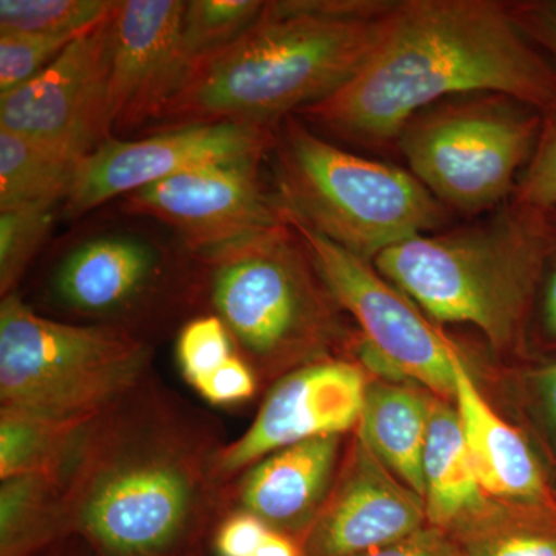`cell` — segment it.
<instances>
[{
	"label": "cell",
	"mask_w": 556,
	"mask_h": 556,
	"mask_svg": "<svg viewBox=\"0 0 556 556\" xmlns=\"http://www.w3.org/2000/svg\"><path fill=\"white\" fill-rule=\"evenodd\" d=\"M522 33L556 65V0L507 3Z\"/></svg>",
	"instance_id": "f546056e"
},
{
	"label": "cell",
	"mask_w": 556,
	"mask_h": 556,
	"mask_svg": "<svg viewBox=\"0 0 556 556\" xmlns=\"http://www.w3.org/2000/svg\"><path fill=\"white\" fill-rule=\"evenodd\" d=\"M394 2H266L258 21L225 49L201 58L167 105L170 127L241 123L277 130L364 67Z\"/></svg>",
	"instance_id": "7a4b0ae2"
},
{
	"label": "cell",
	"mask_w": 556,
	"mask_h": 556,
	"mask_svg": "<svg viewBox=\"0 0 556 556\" xmlns=\"http://www.w3.org/2000/svg\"><path fill=\"white\" fill-rule=\"evenodd\" d=\"M193 486L167 459H137L113 468L84 504L87 530L119 554H146L169 543L188 518Z\"/></svg>",
	"instance_id": "5bb4252c"
},
{
	"label": "cell",
	"mask_w": 556,
	"mask_h": 556,
	"mask_svg": "<svg viewBox=\"0 0 556 556\" xmlns=\"http://www.w3.org/2000/svg\"><path fill=\"white\" fill-rule=\"evenodd\" d=\"M453 399L482 490L525 507H556L547 479L526 439L482 397L463 354L455 362Z\"/></svg>",
	"instance_id": "2e32d148"
},
{
	"label": "cell",
	"mask_w": 556,
	"mask_h": 556,
	"mask_svg": "<svg viewBox=\"0 0 556 556\" xmlns=\"http://www.w3.org/2000/svg\"><path fill=\"white\" fill-rule=\"evenodd\" d=\"M426 504L357 438L345 479L318 519L311 556H364L404 540L426 521Z\"/></svg>",
	"instance_id": "9a60e30c"
},
{
	"label": "cell",
	"mask_w": 556,
	"mask_h": 556,
	"mask_svg": "<svg viewBox=\"0 0 556 556\" xmlns=\"http://www.w3.org/2000/svg\"><path fill=\"white\" fill-rule=\"evenodd\" d=\"M203 257L212 269L218 317L251 356L276 361L327 338L328 300L334 299L289 222Z\"/></svg>",
	"instance_id": "52a82bcc"
},
{
	"label": "cell",
	"mask_w": 556,
	"mask_h": 556,
	"mask_svg": "<svg viewBox=\"0 0 556 556\" xmlns=\"http://www.w3.org/2000/svg\"><path fill=\"white\" fill-rule=\"evenodd\" d=\"M543 320L547 334L556 339V262L551 276H548L546 292H544Z\"/></svg>",
	"instance_id": "d590c367"
},
{
	"label": "cell",
	"mask_w": 556,
	"mask_h": 556,
	"mask_svg": "<svg viewBox=\"0 0 556 556\" xmlns=\"http://www.w3.org/2000/svg\"><path fill=\"white\" fill-rule=\"evenodd\" d=\"M287 215L329 294L364 332L369 358L438 396L455 397V362L463 354L455 343L428 321L408 295L380 276L371 262Z\"/></svg>",
	"instance_id": "ba28073f"
},
{
	"label": "cell",
	"mask_w": 556,
	"mask_h": 556,
	"mask_svg": "<svg viewBox=\"0 0 556 556\" xmlns=\"http://www.w3.org/2000/svg\"><path fill=\"white\" fill-rule=\"evenodd\" d=\"M273 150L288 214L367 262L448 222L412 172L339 149L295 116L278 126Z\"/></svg>",
	"instance_id": "277c9868"
},
{
	"label": "cell",
	"mask_w": 556,
	"mask_h": 556,
	"mask_svg": "<svg viewBox=\"0 0 556 556\" xmlns=\"http://www.w3.org/2000/svg\"><path fill=\"white\" fill-rule=\"evenodd\" d=\"M53 211L54 206L0 211V287L3 295L9 294L38 254L49 236Z\"/></svg>",
	"instance_id": "d4e9b609"
},
{
	"label": "cell",
	"mask_w": 556,
	"mask_h": 556,
	"mask_svg": "<svg viewBox=\"0 0 556 556\" xmlns=\"http://www.w3.org/2000/svg\"><path fill=\"white\" fill-rule=\"evenodd\" d=\"M364 556H468L438 527L417 530L404 540Z\"/></svg>",
	"instance_id": "d6a6232c"
},
{
	"label": "cell",
	"mask_w": 556,
	"mask_h": 556,
	"mask_svg": "<svg viewBox=\"0 0 556 556\" xmlns=\"http://www.w3.org/2000/svg\"><path fill=\"white\" fill-rule=\"evenodd\" d=\"M269 530L254 515L243 514L230 518L217 536L219 556H252L263 543Z\"/></svg>",
	"instance_id": "1f68e13d"
},
{
	"label": "cell",
	"mask_w": 556,
	"mask_h": 556,
	"mask_svg": "<svg viewBox=\"0 0 556 556\" xmlns=\"http://www.w3.org/2000/svg\"><path fill=\"white\" fill-rule=\"evenodd\" d=\"M555 510L541 508L529 526L485 538L468 556H556Z\"/></svg>",
	"instance_id": "f1b7e54d"
},
{
	"label": "cell",
	"mask_w": 556,
	"mask_h": 556,
	"mask_svg": "<svg viewBox=\"0 0 556 556\" xmlns=\"http://www.w3.org/2000/svg\"><path fill=\"white\" fill-rule=\"evenodd\" d=\"M367 387L364 372L342 361L291 372L273 388L247 433L225 450L219 470L233 473L289 445L358 426Z\"/></svg>",
	"instance_id": "4fadbf2b"
},
{
	"label": "cell",
	"mask_w": 556,
	"mask_h": 556,
	"mask_svg": "<svg viewBox=\"0 0 556 556\" xmlns=\"http://www.w3.org/2000/svg\"><path fill=\"white\" fill-rule=\"evenodd\" d=\"M212 404H236L254 394L255 380L241 358L232 356L197 387Z\"/></svg>",
	"instance_id": "4dcf8cb0"
},
{
	"label": "cell",
	"mask_w": 556,
	"mask_h": 556,
	"mask_svg": "<svg viewBox=\"0 0 556 556\" xmlns=\"http://www.w3.org/2000/svg\"><path fill=\"white\" fill-rule=\"evenodd\" d=\"M555 248L556 208L510 200L484 222L387 249L372 265L434 320L473 325L504 348Z\"/></svg>",
	"instance_id": "3957f363"
},
{
	"label": "cell",
	"mask_w": 556,
	"mask_h": 556,
	"mask_svg": "<svg viewBox=\"0 0 556 556\" xmlns=\"http://www.w3.org/2000/svg\"><path fill=\"white\" fill-rule=\"evenodd\" d=\"M496 93L556 109V65L492 0H401L378 47L345 86L302 110L339 137L397 141L416 113L450 98Z\"/></svg>",
	"instance_id": "6da1fadb"
},
{
	"label": "cell",
	"mask_w": 556,
	"mask_h": 556,
	"mask_svg": "<svg viewBox=\"0 0 556 556\" xmlns=\"http://www.w3.org/2000/svg\"><path fill=\"white\" fill-rule=\"evenodd\" d=\"M155 247L139 237L109 233L78 244L54 278L58 295L80 313H113L130 305L159 270Z\"/></svg>",
	"instance_id": "e0dca14e"
},
{
	"label": "cell",
	"mask_w": 556,
	"mask_h": 556,
	"mask_svg": "<svg viewBox=\"0 0 556 556\" xmlns=\"http://www.w3.org/2000/svg\"><path fill=\"white\" fill-rule=\"evenodd\" d=\"M541 126L543 113L514 98L475 93L416 113L396 142L434 199L475 215L511 200Z\"/></svg>",
	"instance_id": "8992f818"
},
{
	"label": "cell",
	"mask_w": 556,
	"mask_h": 556,
	"mask_svg": "<svg viewBox=\"0 0 556 556\" xmlns=\"http://www.w3.org/2000/svg\"><path fill=\"white\" fill-rule=\"evenodd\" d=\"M511 200L546 211L556 208V109L543 115L535 152L522 170Z\"/></svg>",
	"instance_id": "83f0119b"
},
{
	"label": "cell",
	"mask_w": 556,
	"mask_h": 556,
	"mask_svg": "<svg viewBox=\"0 0 556 556\" xmlns=\"http://www.w3.org/2000/svg\"><path fill=\"white\" fill-rule=\"evenodd\" d=\"M230 338L219 317L197 318L182 329L177 350L179 367L193 387H199L232 357Z\"/></svg>",
	"instance_id": "4316f807"
},
{
	"label": "cell",
	"mask_w": 556,
	"mask_h": 556,
	"mask_svg": "<svg viewBox=\"0 0 556 556\" xmlns=\"http://www.w3.org/2000/svg\"><path fill=\"white\" fill-rule=\"evenodd\" d=\"M113 5L109 0H0V33L80 36Z\"/></svg>",
	"instance_id": "603a6c76"
},
{
	"label": "cell",
	"mask_w": 556,
	"mask_h": 556,
	"mask_svg": "<svg viewBox=\"0 0 556 556\" xmlns=\"http://www.w3.org/2000/svg\"><path fill=\"white\" fill-rule=\"evenodd\" d=\"M188 2L123 0L112 11L109 101L112 127L127 131L163 119L188 76L182 21Z\"/></svg>",
	"instance_id": "7c38bea8"
},
{
	"label": "cell",
	"mask_w": 556,
	"mask_h": 556,
	"mask_svg": "<svg viewBox=\"0 0 556 556\" xmlns=\"http://www.w3.org/2000/svg\"><path fill=\"white\" fill-rule=\"evenodd\" d=\"M112 11L73 40L36 78L0 97V130L54 142L84 155L112 139Z\"/></svg>",
	"instance_id": "30bf717a"
},
{
	"label": "cell",
	"mask_w": 556,
	"mask_h": 556,
	"mask_svg": "<svg viewBox=\"0 0 556 556\" xmlns=\"http://www.w3.org/2000/svg\"><path fill=\"white\" fill-rule=\"evenodd\" d=\"M276 131L252 124L212 123L170 127L138 141L109 139L84 160L64 201L65 214L83 217L110 200L199 167L258 163L273 150Z\"/></svg>",
	"instance_id": "9c48e42d"
},
{
	"label": "cell",
	"mask_w": 556,
	"mask_h": 556,
	"mask_svg": "<svg viewBox=\"0 0 556 556\" xmlns=\"http://www.w3.org/2000/svg\"><path fill=\"white\" fill-rule=\"evenodd\" d=\"M265 5L258 0L188 2L182 21V49L190 67L244 35L262 16Z\"/></svg>",
	"instance_id": "cb8c5ba5"
},
{
	"label": "cell",
	"mask_w": 556,
	"mask_h": 556,
	"mask_svg": "<svg viewBox=\"0 0 556 556\" xmlns=\"http://www.w3.org/2000/svg\"><path fill=\"white\" fill-rule=\"evenodd\" d=\"M146 348L124 332L36 314L16 295L0 306L2 413L84 422L138 378Z\"/></svg>",
	"instance_id": "5b68a950"
},
{
	"label": "cell",
	"mask_w": 556,
	"mask_h": 556,
	"mask_svg": "<svg viewBox=\"0 0 556 556\" xmlns=\"http://www.w3.org/2000/svg\"><path fill=\"white\" fill-rule=\"evenodd\" d=\"M252 556H299V552L288 538L269 530L268 535Z\"/></svg>",
	"instance_id": "e575fe53"
},
{
	"label": "cell",
	"mask_w": 556,
	"mask_h": 556,
	"mask_svg": "<svg viewBox=\"0 0 556 556\" xmlns=\"http://www.w3.org/2000/svg\"><path fill=\"white\" fill-rule=\"evenodd\" d=\"M257 164L182 172L124 197V208L170 226L190 249L204 254L288 222L277 193L262 185Z\"/></svg>",
	"instance_id": "8fae6325"
},
{
	"label": "cell",
	"mask_w": 556,
	"mask_h": 556,
	"mask_svg": "<svg viewBox=\"0 0 556 556\" xmlns=\"http://www.w3.org/2000/svg\"><path fill=\"white\" fill-rule=\"evenodd\" d=\"M431 399L396 383H368L358 437L417 496L426 495L424 452H426Z\"/></svg>",
	"instance_id": "d6986e66"
},
{
	"label": "cell",
	"mask_w": 556,
	"mask_h": 556,
	"mask_svg": "<svg viewBox=\"0 0 556 556\" xmlns=\"http://www.w3.org/2000/svg\"><path fill=\"white\" fill-rule=\"evenodd\" d=\"M89 155L0 130V211L54 206L67 200Z\"/></svg>",
	"instance_id": "44dd1931"
},
{
	"label": "cell",
	"mask_w": 556,
	"mask_h": 556,
	"mask_svg": "<svg viewBox=\"0 0 556 556\" xmlns=\"http://www.w3.org/2000/svg\"><path fill=\"white\" fill-rule=\"evenodd\" d=\"M84 422H50L2 413L0 424V477L51 475Z\"/></svg>",
	"instance_id": "7402d4cb"
},
{
	"label": "cell",
	"mask_w": 556,
	"mask_h": 556,
	"mask_svg": "<svg viewBox=\"0 0 556 556\" xmlns=\"http://www.w3.org/2000/svg\"><path fill=\"white\" fill-rule=\"evenodd\" d=\"M76 38L0 33V97L36 78Z\"/></svg>",
	"instance_id": "484cf974"
},
{
	"label": "cell",
	"mask_w": 556,
	"mask_h": 556,
	"mask_svg": "<svg viewBox=\"0 0 556 556\" xmlns=\"http://www.w3.org/2000/svg\"><path fill=\"white\" fill-rule=\"evenodd\" d=\"M424 482L427 518L438 529L485 510L484 490L468 452L459 413L437 399H431Z\"/></svg>",
	"instance_id": "ffe728a7"
},
{
	"label": "cell",
	"mask_w": 556,
	"mask_h": 556,
	"mask_svg": "<svg viewBox=\"0 0 556 556\" xmlns=\"http://www.w3.org/2000/svg\"><path fill=\"white\" fill-rule=\"evenodd\" d=\"M338 452L339 437H324L289 445L263 459L241 492L248 514L265 525H303L327 496Z\"/></svg>",
	"instance_id": "ac0fdd59"
},
{
	"label": "cell",
	"mask_w": 556,
	"mask_h": 556,
	"mask_svg": "<svg viewBox=\"0 0 556 556\" xmlns=\"http://www.w3.org/2000/svg\"><path fill=\"white\" fill-rule=\"evenodd\" d=\"M548 439L556 455V364L538 369L533 376Z\"/></svg>",
	"instance_id": "836d02e7"
}]
</instances>
